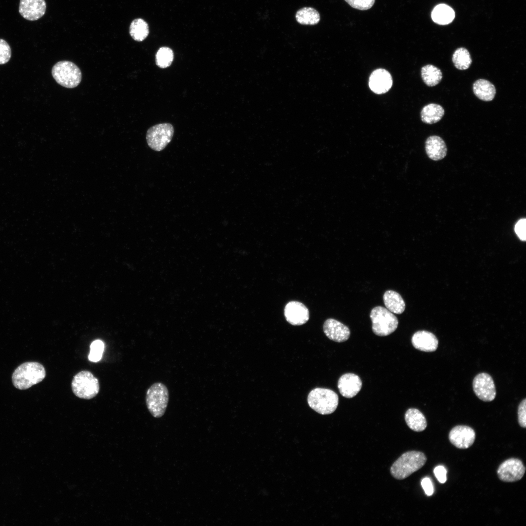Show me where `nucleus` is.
<instances>
[{
  "mask_svg": "<svg viewBox=\"0 0 526 526\" xmlns=\"http://www.w3.org/2000/svg\"><path fill=\"white\" fill-rule=\"evenodd\" d=\"M444 113V109L441 105L431 103L422 108L421 112V118L425 123L434 124L442 119Z\"/></svg>",
  "mask_w": 526,
  "mask_h": 526,
  "instance_id": "nucleus-22",
  "label": "nucleus"
},
{
  "mask_svg": "<svg viewBox=\"0 0 526 526\" xmlns=\"http://www.w3.org/2000/svg\"><path fill=\"white\" fill-rule=\"evenodd\" d=\"M156 65L161 68L169 66L173 60V52L167 47H161L155 56Z\"/></svg>",
  "mask_w": 526,
  "mask_h": 526,
  "instance_id": "nucleus-28",
  "label": "nucleus"
},
{
  "mask_svg": "<svg viewBox=\"0 0 526 526\" xmlns=\"http://www.w3.org/2000/svg\"><path fill=\"white\" fill-rule=\"evenodd\" d=\"M408 426L415 432H422L427 427V421L424 414L418 409L410 408L405 414Z\"/></svg>",
  "mask_w": 526,
  "mask_h": 526,
  "instance_id": "nucleus-21",
  "label": "nucleus"
},
{
  "mask_svg": "<svg viewBox=\"0 0 526 526\" xmlns=\"http://www.w3.org/2000/svg\"><path fill=\"white\" fill-rule=\"evenodd\" d=\"M309 406L321 414H329L336 410L338 404V396L332 390L316 388L312 390L307 397Z\"/></svg>",
  "mask_w": 526,
  "mask_h": 526,
  "instance_id": "nucleus-3",
  "label": "nucleus"
},
{
  "mask_svg": "<svg viewBox=\"0 0 526 526\" xmlns=\"http://www.w3.org/2000/svg\"><path fill=\"white\" fill-rule=\"evenodd\" d=\"M46 3L45 0H20L19 11L25 19L37 20L45 14Z\"/></svg>",
  "mask_w": 526,
  "mask_h": 526,
  "instance_id": "nucleus-13",
  "label": "nucleus"
},
{
  "mask_svg": "<svg viewBox=\"0 0 526 526\" xmlns=\"http://www.w3.org/2000/svg\"><path fill=\"white\" fill-rule=\"evenodd\" d=\"M383 299L386 308L390 312L401 314L404 311L405 303L398 293L393 290H387L384 293Z\"/></svg>",
  "mask_w": 526,
  "mask_h": 526,
  "instance_id": "nucleus-20",
  "label": "nucleus"
},
{
  "mask_svg": "<svg viewBox=\"0 0 526 526\" xmlns=\"http://www.w3.org/2000/svg\"><path fill=\"white\" fill-rule=\"evenodd\" d=\"M295 19L300 24L315 25L319 22L320 17L319 12L314 8L304 7L296 12Z\"/></svg>",
  "mask_w": 526,
  "mask_h": 526,
  "instance_id": "nucleus-23",
  "label": "nucleus"
},
{
  "mask_svg": "<svg viewBox=\"0 0 526 526\" xmlns=\"http://www.w3.org/2000/svg\"><path fill=\"white\" fill-rule=\"evenodd\" d=\"M526 468L523 462L517 458H509L499 466L497 474L504 482H513L520 480L524 476Z\"/></svg>",
  "mask_w": 526,
  "mask_h": 526,
  "instance_id": "nucleus-9",
  "label": "nucleus"
},
{
  "mask_svg": "<svg viewBox=\"0 0 526 526\" xmlns=\"http://www.w3.org/2000/svg\"><path fill=\"white\" fill-rule=\"evenodd\" d=\"M526 220L525 218L519 220L516 224L514 230L519 239L523 241L526 239Z\"/></svg>",
  "mask_w": 526,
  "mask_h": 526,
  "instance_id": "nucleus-33",
  "label": "nucleus"
},
{
  "mask_svg": "<svg viewBox=\"0 0 526 526\" xmlns=\"http://www.w3.org/2000/svg\"><path fill=\"white\" fill-rule=\"evenodd\" d=\"M173 133V127L169 123L155 125L147 131V143L153 150L156 151H161L171 141Z\"/></svg>",
  "mask_w": 526,
  "mask_h": 526,
  "instance_id": "nucleus-8",
  "label": "nucleus"
},
{
  "mask_svg": "<svg viewBox=\"0 0 526 526\" xmlns=\"http://www.w3.org/2000/svg\"><path fill=\"white\" fill-rule=\"evenodd\" d=\"M71 388L74 394L84 399H90L98 394L100 385L98 379L90 371L84 370L73 377Z\"/></svg>",
  "mask_w": 526,
  "mask_h": 526,
  "instance_id": "nucleus-4",
  "label": "nucleus"
},
{
  "mask_svg": "<svg viewBox=\"0 0 526 526\" xmlns=\"http://www.w3.org/2000/svg\"><path fill=\"white\" fill-rule=\"evenodd\" d=\"M452 60L454 66L460 70L468 69L472 62L469 51L463 47L459 48L454 51Z\"/></svg>",
  "mask_w": 526,
  "mask_h": 526,
  "instance_id": "nucleus-27",
  "label": "nucleus"
},
{
  "mask_svg": "<svg viewBox=\"0 0 526 526\" xmlns=\"http://www.w3.org/2000/svg\"><path fill=\"white\" fill-rule=\"evenodd\" d=\"M454 17L453 10L445 4L436 5L432 12V18L433 21L441 25L450 23L453 20Z\"/></svg>",
  "mask_w": 526,
  "mask_h": 526,
  "instance_id": "nucleus-24",
  "label": "nucleus"
},
{
  "mask_svg": "<svg viewBox=\"0 0 526 526\" xmlns=\"http://www.w3.org/2000/svg\"><path fill=\"white\" fill-rule=\"evenodd\" d=\"M412 343L413 346L417 350L432 352L437 349L438 340L432 333L423 330L417 331L413 335Z\"/></svg>",
  "mask_w": 526,
  "mask_h": 526,
  "instance_id": "nucleus-17",
  "label": "nucleus"
},
{
  "mask_svg": "<svg viewBox=\"0 0 526 526\" xmlns=\"http://www.w3.org/2000/svg\"><path fill=\"white\" fill-rule=\"evenodd\" d=\"M104 346V342L100 339L93 341L90 345V352L88 356L89 360L94 362L99 361L102 357Z\"/></svg>",
  "mask_w": 526,
  "mask_h": 526,
  "instance_id": "nucleus-29",
  "label": "nucleus"
},
{
  "mask_svg": "<svg viewBox=\"0 0 526 526\" xmlns=\"http://www.w3.org/2000/svg\"><path fill=\"white\" fill-rule=\"evenodd\" d=\"M425 150L428 156L434 161H439L446 156L447 148L443 139L439 136L429 137L425 142Z\"/></svg>",
  "mask_w": 526,
  "mask_h": 526,
  "instance_id": "nucleus-18",
  "label": "nucleus"
},
{
  "mask_svg": "<svg viewBox=\"0 0 526 526\" xmlns=\"http://www.w3.org/2000/svg\"><path fill=\"white\" fill-rule=\"evenodd\" d=\"M518 422L521 427H526V399H524L520 403L518 409Z\"/></svg>",
  "mask_w": 526,
  "mask_h": 526,
  "instance_id": "nucleus-32",
  "label": "nucleus"
},
{
  "mask_svg": "<svg viewBox=\"0 0 526 526\" xmlns=\"http://www.w3.org/2000/svg\"><path fill=\"white\" fill-rule=\"evenodd\" d=\"M427 458L422 452L407 451L401 455L393 464L390 469L392 475L395 479H404L421 469Z\"/></svg>",
  "mask_w": 526,
  "mask_h": 526,
  "instance_id": "nucleus-2",
  "label": "nucleus"
},
{
  "mask_svg": "<svg viewBox=\"0 0 526 526\" xmlns=\"http://www.w3.org/2000/svg\"><path fill=\"white\" fill-rule=\"evenodd\" d=\"M362 387L360 377L353 373H347L338 379V387L340 394L346 398H352L358 394Z\"/></svg>",
  "mask_w": 526,
  "mask_h": 526,
  "instance_id": "nucleus-16",
  "label": "nucleus"
},
{
  "mask_svg": "<svg viewBox=\"0 0 526 526\" xmlns=\"http://www.w3.org/2000/svg\"><path fill=\"white\" fill-rule=\"evenodd\" d=\"M393 84L392 77L385 69L379 68L374 70L369 79V86L372 92L376 94L387 92Z\"/></svg>",
  "mask_w": 526,
  "mask_h": 526,
  "instance_id": "nucleus-14",
  "label": "nucleus"
},
{
  "mask_svg": "<svg viewBox=\"0 0 526 526\" xmlns=\"http://www.w3.org/2000/svg\"><path fill=\"white\" fill-rule=\"evenodd\" d=\"M433 472L435 476L440 483H444L447 480V470L444 467L438 466L436 467Z\"/></svg>",
  "mask_w": 526,
  "mask_h": 526,
  "instance_id": "nucleus-34",
  "label": "nucleus"
},
{
  "mask_svg": "<svg viewBox=\"0 0 526 526\" xmlns=\"http://www.w3.org/2000/svg\"><path fill=\"white\" fill-rule=\"evenodd\" d=\"M351 7L359 10H367L374 5L375 0H345Z\"/></svg>",
  "mask_w": 526,
  "mask_h": 526,
  "instance_id": "nucleus-31",
  "label": "nucleus"
},
{
  "mask_svg": "<svg viewBox=\"0 0 526 526\" xmlns=\"http://www.w3.org/2000/svg\"><path fill=\"white\" fill-rule=\"evenodd\" d=\"M129 32L134 40L137 41H142L149 35L148 24L142 19H136L132 22Z\"/></svg>",
  "mask_w": 526,
  "mask_h": 526,
  "instance_id": "nucleus-26",
  "label": "nucleus"
},
{
  "mask_svg": "<svg viewBox=\"0 0 526 526\" xmlns=\"http://www.w3.org/2000/svg\"><path fill=\"white\" fill-rule=\"evenodd\" d=\"M473 389L476 396L484 401H491L496 396L495 384L492 377L488 374L482 373L473 379Z\"/></svg>",
  "mask_w": 526,
  "mask_h": 526,
  "instance_id": "nucleus-10",
  "label": "nucleus"
},
{
  "mask_svg": "<svg viewBox=\"0 0 526 526\" xmlns=\"http://www.w3.org/2000/svg\"><path fill=\"white\" fill-rule=\"evenodd\" d=\"M325 335L331 340L337 342L346 341L350 337L349 328L340 321L333 319H326L323 326Z\"/></svg>",
  "mask_w": 526,
  "mask_h": 526,
  "instance_id": "nucleus-15",
  "label": "nucleus"
},
{
  "mask_svg": "<svg viewBox=\"0 0 526 526\" xmlns=\"http://www.w3.org/2000/svg\"><path fill=\"white\" fill-rule=\"evenodd\" d=\"M373 333L378 336H386L397 328L398 321L396 317L382 306L373 308L370 315Z\"/></svg>",
  "mask_w": 526,
  "mask_h": 526,
  "instance_id": "nucleus-5",
  "label": "nucleus"
},
{
  "mask_svg": "<svg viewBox=\"0 0 526 526\" xmlns=\"http://www.w3.org/2000/svg\"><path fill=\"white\" fill-rule=\"evenodd\" d=\"M284 315L287 321L293 325H302L309 318V310L307 307L297 301H291L286 304Z\"/></svg>",
  "mask_w": 526,
  "mask_h": 526,
  "instance_id": "nucleus-12",
  "label": "nucleus"
},
{
  "mask_svg": "<svg viewBox=\"0 0 526 526\" xmlns=\"http://www.w3.org/2000/svg\"><path fill=\"white\" fill-rule=\"evenodd\" d=\"M421 75L424 82L430 87L439 83L443 76L440 69L431 64L426 65L421 68Z\"/></svg>",
  "mask_w": 526,
  "mask_h": 526,
  "instance_id": "nucleus-25",
  "label": "nucleus"
},
{
  "mask_svg": "<svg viewBox=\"0 0 526 526\" xmlns=\"http://www.w3.org/2000/svg\"><path fill=\"white\" fill-rule=\"evenodd\" d=\"M52 75L60 85L67 88L77 86L81 80V72L74 63L63 60L57 62L52 69Z\"/></svg>",
  "mask_w": 526,
  "mask_h": 526,
  "instance_id": "nucleus-6",
  "label": "nucleus"
},
{
  "mask_svg": "<svg viewBox=\"0 0 526 526\" xmlns=\"http://www.w3.org/2000/svg\"><path fill=\"white\" fill-rule=\"evenodd\" d=\"M449 438L451 443L459 449H466L470 447L475 439V432L471 427L458 425L450 432Z\"/></svg>",
  "mask_w": 526,
  "mask_h": 526,
  "instance_id": "nucleus-11",
  "label": "nucleus"
},
{
  "mask_svg": "<svg viewBox=\"0 0 526 526\" xmlns=\"http://www.w3.org/2000/svg\"><path fill=\"white\" fill-rule=\"evenodd\" d=\"M169 391L167 387L161 382L153 384L147 391V407L156 418L162 416L165 413L169 401Z\"/></svg>",
  "mask_w": 526,
  "mask_h": 526,
  "instance_id": "nucleus-7",
  "label": "nucleus"
},
{
  "mask_svg": "<svg viewBox=\"0 0 526 526\" xmlns=\"http://www.w3.org/2000/svg\"><path fill=\"white\" fill-rule=\"evenodd\" d=\"M11 56V49L8 43L0 38V64L8 62Z\"/></svg>",
  "mask_w": 526,
  "mask_h": 526,
  "instance_id": "nucleus-30",
  "label": "nucleus"
},
{
  "mask_svg": "<svg viewBox=\"0 0 526 526\" xmlns=\"http://www.w3.org/2000/svg\"><path fill=\"white\" fill-rule=\"evenodd\" d=\"M421 486L427 496H431L433 493L434 489L432 482L429 477L423 478L421 482Z\"/></svg>",
  "mask_w": 526,
  "mask_h": 526,
  "instance_id": "nucleus-35",
  "label": "nucleus"
},
{
  "mask_svg": "<svg viewBox=\"0 0 526 526\" xmlns=\"http://www.w3.org/2000/svg\"><path fill=\"white\" fill-rule=\"evenodd\" d=\"M46 376L44 366L38 362H26L18 366L12 379L14 386L19 390H26L42 381Z\"/></svg>",
  "mask_w": 526,
  "mask_h": 526,
  "instance_id": "nucleus-1",
  "label": "nucleus"
},
{
  "mask_svg": "<svg viewBox=\"0 0 526 526\" xmlns=\"http://www.w3.org/2000/svg\"><path fill=\"white\" fill-rule=\"evenodd\" d=\"M472 89L474 94L479 99L484 101H491L495 95V86L486 79H479L475 81L473 84Z\"/></svg>",
  "mask_w": 526,
  "mask_h": 526,
  "instance_id": "nucleus-19",
  "label": "nucleus"
}]
</instances>
